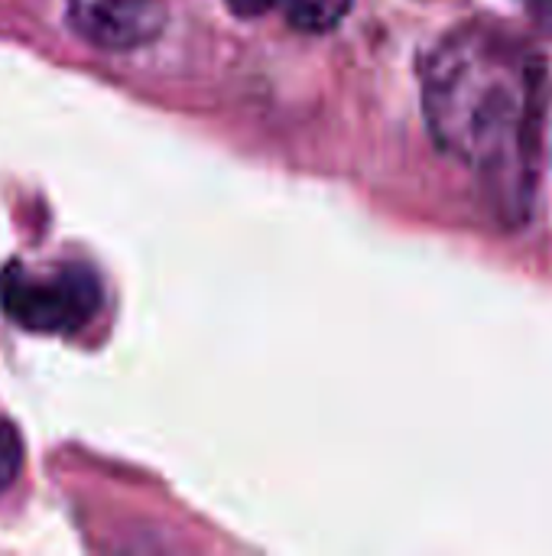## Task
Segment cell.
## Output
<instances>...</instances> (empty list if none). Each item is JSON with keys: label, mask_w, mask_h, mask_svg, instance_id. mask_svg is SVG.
<instances>
[{"label": "cell", "mask_w": 552, "mask_h": 556, "mask_svg": "<svg viewBox=\"0 0 552 556\" xmlns=\"http://www.w3.org/2000/svg\"><path fill=\"white\" fill-rule=\"evenodd\" d=\"M20 466H23V443H20V433H16L7 420H0V492L16 479Z\"/></svg>", "instance_id": "obj_5"}, {"label": "cell", "mask_w": 552, "mask_h": 556, "mask_svg": "<svg viewBox=\"0 0 552 556\" xmlns=\"http://www.w3.org/2000/svg\"><path fill=\"white\" fill-rule=\"evenodd\" d=\"M166 20V0H68V26L85 42L107 52H127L153 42Z\"/></svg>", "instance_id": "obj_3"}, {"label": "cell", "mask_w": 552, "mask_h": 556, "mask_svg": "<svg viewBox=\"0 0 552 556\" xmlns=\"http://www.w3.org/2000/svg\"><path fill=\"white\" fill-rule=\"evenodd\" d=\"M351 10V0H286V20L299 33H329Z\"/></svg>", "instance_id": "obj_4"}, {"label": "cell", "mask_w": 552, "mask_h": 556, "mask_svg": "<svg viewBox=\"0 0 552 556\" xmlns=\"http://www.w3.org/2000/svg\"><path fill=\"white\" fill-rule=\"evenodd\" d=\"M423 111L436 143L482 173L498 208L527 215L543 111L540 59L504 33L465 26L426 59Z\"/></svg>", "instance_id": "obj_1"}, {"label": "cell", "mask_w": 552, "mask_h": 556, "mask_svg": "<svg viewBox=\"0 0 552 556\" xmlns=\"http://www.w3.org/2000/svg\"><path fill=\"white\" fill-rule=\"evenodd\" d=\"M101 300L104 290L98 274L81 264H62L42 274L10 264L0 274V309L29 332H78L98 316Z\"/></svg>", "instance_id": "obj_2"}, {"label": "cell", "mask_w": 552, "mask_h": 556, "mask_svg": "<svg viewBox=\"0 0 552 556\" xmlns=\"http://www.w3.org/2000/svg\"><path fill=\"white\" fill-rule=\"evenodd\" d=\"M228 3V10L234 13V16H244V20H254V16H264V13H270L280 0H224Z\"/></svg>", "instance_id": "obj_6"}]
</instances>
